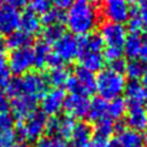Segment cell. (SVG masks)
<instances>
[{"label":"cell","mask_w":147,"mask_h":147,"mask_svg":"<svg viewBox=\"0 0 147 147\" xmlns=\"http://www.w3.org/2000/svg\"><path fill=\"white\" fill-rule=\"evenodd\" d=\"M13 117L9 113H0V131L13 129Z\"/></svg>","instance_id":"cell-38"},{"label":"cell","mask_w":147,"mask_h":147,"mask_svg":"<svg viewBox=\"0 0 147 147\" xmlns=\"http://www.w3.org/2000/svg\"><path fill=\"white\" fill-rule=\"evenodd\" d=\"M147 71V66L142 63L140 60H131L127 63L125 73L130 80H139L144 77V74Z\"/></svg>","instance_id":"cell-29"},{"label":"cell","mask_w":147,"mask_h":147,"mask_svg":"<svg viewBox=\"0 0 147 147\" xmlns=\"http://www.w3.org/2000/svg\"><path fill=\"white\" fill-rule=\"evenodd\" d=\"M107 147H122V146L119 145V142L117 140H113V141H109V144H108Z\"/></svg>","instance_id":"cell-49"},{"label":"cell","mask_w":147,"mask_h":147,"mask_svg":"<svg viewBox=\"0 0 147 147\" xmlns=\"http://www.w3.org/2000/svg\"><path fill=\"white\" fill-rule=\"evenodd\" d=\"M11 79V72H10L7 63L5 60H0V89L3 86H6L9 80Z\"/></svg>","instance_id":"cell-36"},{"label":"cell","mask_w":147,"mask_h":147,"mask_svg":"<svg viewBox=\"0 0 147 147\" xmlns=\"http://www.w3.org/2000/svg\"><path fill=\"white\" fill-rule=\"evenodd\" d=\"M7 67L13 74L21 76L28 73L33 67V50L30 46L12 50L7 57Z\"/></svg>","instance_id":"cell-5"},{"label":"cell","mask_w":147,"mask_h":147,"mask_svg":"<svg viewBox=\"0 0 147 147\" xmlns=\"http://www.w3.org/2000/svg\"><path fill=\"white\" fill-rule=\"evenodd\" d=\"M21 13L9 5H0V33L9 35L20 28Z\"/></svg>","instance_id":"cell-10"},{"label":"cell","mask_w":147,"mask_h":147,"mask_svg":"<svg viewBox=\"0 0 147 147\" xmlns=\"http://www.w3.org/2000/svg\"><path fill=\"white\" fill-rule=\"evenodd\" d=\"M5 1H6V5H9V6L18 10L27 6L30 0H5Z\"/></svg>","instance_id":"cell-43"},{"label":"cell","mask_w":147,"mask_h":147,"mask_svg":"<svg viewBox=\"0 0 147 147\" xmlns=\"http://www.w3.org/2000/svg\"><path fill=\"white\" fill-rule=\"evenodd\" d=\"M32 41H33L32 35L24 33L23 30H21V29H17V30H15L13 33L7 35V38L4 41V44H5V48L12 51V50L27 48V46L32 44Z\"/></svg>","instance_id":"cell-19"},{"label":"cell","mask_w":147,"mask_h":147,"mask_svg":"<svg viewBox=\"0 0 147 147\" xmlns=\"http://www.w3.org/2000/svg\"><path fill=\"white\" fill-rule=\"evenodd\" d=\"M38 101L39 100L28 95H20L12 98V102H10V108L12 111L13 117L18 120H23L24 118H27L29 114L36 111Z\"/></svg>","instance_id":"cell-11"},{"label":"cell","mask_w":147,"mask_h":147,"mask_svg":"<svg viewBox=\"0 0 147 147\" xmlns=\"http://www.w3.org/2000/svg\"><path fill=\"white\" fill-rule=\"evenodd\" d=\"M144 145H146V147H147V131H146V134L144 136Z\"/></svg>","instance_id":"cell-51"},{"label":"cell","mask_w":147,"mask_h":147,"mask_svg":"<svg viewBox=\"0 0 147 147\" xmlns=\"http://www.w3.org/2000/svg\"><path fill=\"white\" fill-rule=\"evenodd\" d=\"M65 91L62 88L52 89V90L45 92V95L41 97V112L45 115H56L62 108H63V101H65Z\"/></svg>","instance_id":"cell-8"},{"label":"cell","mask_w":147,"mask_h":147,"mask_svg":"<svg viewBox=\"0 0 147 147\" xmlns=\"http://www.w3.org/2000/svg\"><path fill=\"white\" fill-rule=\"evenodd\" d=\"M1 1H3V0H0V5H1Z\"/></svg>","instance_id":"cell-54"},{"label":"cell","mask_w":147,"mask_h":147,"mask_svg":"<svg viewBox=\"0 0 147 147\" xmlns=\"http://www.w3.org/2000/svg\"><path fill=\"white\" fill-rule=\"evenodd\" d=\"M89 1V0H88ZM90 1H95V3H98V1H102V0H90Z\"/></svg>","instance_id":"cell-53"},{"label":"cell","mask_w":147,"mask_h":147,"mask_svg":"<svg viewBox=\"0 0 147 147\" xmlns=\"http://www.w3.org/2000/svg\"><path fill=\"white\" fill-rule=\"evenodd\" d=\"M107 109H108V101L103 100L102 97H94L92 101H90L89 105V111L86 117L91 122H97V120L105 118L107 115Z\"/></svg>","instance_id":"cell-22"},{"label":"cell","mask_w":147,"mask_h":147,"mask_svg":"<svg viewBox=\"0 0 147 147\" xmlns=\"http://www.w3.org/2000/svg\"><path fill=\"white\" fill-rule=\"evenodd\" d=\"M21 83V95H28L40 100L45 95L48 83L44 76L39 74L36 72H28L20 77Z\"/></svg>","instance_id":"cell-4"},{"label":"cell","mask_w":147,"mask_h":147,"mask_svg":"<svg viewBox=\"0 0 147 147\" xmlns=\"http://www.w3.org/2000/svg\"><path fill=\"white\" fill-rule=\"evenodd\" d=\"M66 23L72 33L79 36L90 34L98 24L97 10L88 0H76L68 9Z\"/></svg>","instance_id":"cell-1"},{"label":"cell","mask_w":147,"mask_h":147,"mask_svg":"<svg viewBox=\"0 0 147 147\" xmlns=\"http://www.w3.org/2000/svg\"><path fill=\"white\" fill-rule=\"evenodd\" d=\"M89 105L90 100L86 96L83 95H76V94H69L68 96L65 97L63 101V108L72 118H85L88 111H89Z\"/></svg>","instance_id":"cell-9"},{"label":"cell","mask_w":147,"mask_h":147,"mask_svg":"<svg viewBox=\"0 0 147 147\" xmlns=\"http://www.w3.org/2000/svg\"><path fill=\"white\" fill-rule=\"evenodd\" d=\"M103 59L109 62H112L117 59H120L123 56V50L122 49H111V48H105L103 51Z\"/></svg>","instance_id":"cell-40"},{"label":"cell","mask_w":147,"mask_h":147,"mask_svg":"<svg viewBox=\"0 0 147 147\" xmlns=\"http://www.w3.org/2000/svg\"><path fill=\"white\" fill-rule=\"evenodd\" d=\"M92 136V127L86 122H79L76 123L74 129L71 136V140L74 147H83L90 142Z\"/></svg>","instance_id":"cell-18"},{"label":"cell","mask_w":147,"mask_h":147,"mask_svg":"<svg viewBox=\"0 0 147 147\" xmlns=\"http://www.w3.org/2000/svg\"><path fill=\"white\" fill-rule=\"evenodd\" d=\"M33 50V66H35V68L41 69L45 66L46 59L50 54V45H48L46 43H44L43 40L38 41L35 44L34 48H32Z\"/></svg>","instance_id":"cell-25"},{"label":"cell","mask_w":147,"mask_h":147,"mask_svg":"<svg viewBox=\"0 0 147 147\" xmlns=\"http://www.w3.org/2000/svg\"><path fill=\"white\" fill-rule=\"evenodd\" d=\"M16 133L15 130L0 131V147H11L16 144Z\"/></svg>","instance_id":"cell-35"},{"label":"cell","mask_w":147,"mask_h":147,"mask_svg":"<svg viewBox=\"0 0 147 147\" xmlns=\"http://www.w3.org/2000/svg\"><path fill=\"white\" fill-rule=\"evenodd\" d=\"M5 51H6V48H5L4 41H3V40H0V60H3V59H4Z\"/></svg>","instance_id":"cell-48"},{"label":"cell","mask_w":147,"mask_h":147,"mask_svg":"<svg viewBox=\"0 0 147 147\" xmlns=\"http://www.w3.org/2000/svg\"><path fill=\"white\" fill-rule=\"evenodd\" d=\"M90 144L92 147H107L109 144V140L107 139H103V138H100V136H94V139L90 141Z\"/></svg>","instance_id":"cell-45"},{"label":"cell","mask_w":147,"mask_h":147,"mask_svg":"<svg viewBox=\"0 0 147 147\" xmlns=\"http://www.w3.org/2000/svg\"><path fill=\"white\" fill-rule=\"evenodd\" d=\"M127 112V120L124 123L128 129L140 133L147 128V113L142 106L128 107Z\"/></svg>","instance_id":"cell-13"},{"label":"cell","mask_w":147,"mask_h":147,"mask_svg":"<svg viewBox=\"0 0 147 147\" xmlns=\"http://www.w3.org/2000/svg\"><path fill=\"white\" fill-rule=\"evenodd\" d=\"M40 18L35 12H33L30 9L26 10V11L21 15L20 21V27L21 30L29 35L36 34L40 30Z\"/></svg>","instance_id":"cell-20"},{"label":"cell","mask_w":147,"mask_h":147,"mask_svg":"<svg viewBox=\"0 0 147 147\" xmlns=\"http://www.w3.org/2000/svg\"><path fill=\"white\" fill-rule=\"evenodd\" d=\"M11 147H30V146L28 144H26V142H18V144H15Z\"/></svg>","instance_id":"cell-50"},{"label":"cell","mask_w":147,"mask_h":147,"mask_svg":"<svg viewBox=\"0 0 147 147\" xmlns=\"http://www.w3.org/2000/svg\"><path fill=\"white\" fill-rule=\"evenodd\" d=\"M65 62L62 61L59 56H57L55 52H50L48 59H46V62H45V66H48L50 69H54V68H59V67H62L63 66Z\"/></svg>","instance_id":"cell-41"},{"label":"cell","mask_w":147,"mask_h":147,"mask_svg":"<svg viewBox=\"0 0 147 147\" xmlns=\"http://www.w3.org/2000/svg\"><path fill=\"white\" fill-rule=\"evenodd\" d=\"M55 54L63 62H71L78 56V43L72 34H63L55 43Z\"/></svg>","instance_id":"cell-12"},{"label":"cell","mask_w":147,"mask_h":147,"mask_svg":"<svg viewBox=\"0 0 147 147\" xmlns=\"http://www.w3.org/2000/svg\"><path fill=\"white\" fill-rule=\"evenodd\" d=\"M133 5L138 7L144 27H147V0H133Z\"/></svg>","instance_id":"cell-37"},{"label":"cell","mask_w":147,"mask_h":147,"mask_svg":"<svg viewBox=\"0 0 147 147\" xmlns=\"http://www.w3.org/2000/svg\"><path fill=\"white\" fill-rule=\"evenodd\" d=\"M124 91L128 107L142 106V103L146 100V94L139 80H129L128 83H125Z\"/></svg>","instance_id":"cell-14"},{"label":"cell","mask_w":147,"mask_h":147,"mask_svg":"<svg viewBox=\"0 0 147 147\" xmlns=\"http://www.w3.org/2000/svg\"><path fill=\"white\" fill-rule=\"evenodd\" d=\"M139 57H140V61L147 66V43H144L142 46H141V50L139 52Z\"/></svg>","instance_id":"cell-46"},{"label":"cell","mask_w":147,"mask_h":147,"mask_svg":"<svg viewBox=\"0 0 147 147\" xmlns=\"http://www.w3.org/2000/svg\"><path fill=\"white\" fill-rule=\"evenodd\" d=\"M66 21V15L63 13L62 10L59 9H50L49 11L43 13V16L40 18V23L46 26H52V24H63Z\"/></svg>","instance_id":"cell-30"},{"label":"cell","mask_w":147,"mask_h":147,"mask_svg":"<svg viewBox=\"0 0 147 147\" xmlns=\"http://www.w3.org/2000/svg\"><path fill=\"white\" fill-rule=\"evenodd\" d=\"M127 63H128V62L125 61L123 57H120V59L114 60V61H112L111 63H109V69L115 72V73H118V74H122L123 76V73H125Z\"/></svg>","instance_id":"cell-39"},{"label":"cell","mask_w":147,"mask_h":147,"mask_svg":"<svg viewBox=\"0 0 147 147\" xmlns=\"http://www.w3.org/2000/svg\"><path fill=\"white\" fill-rule=\"evenodd\" d=\"M74 118L69 117V115H63V117H60V123H59V135L57 138H60L62 140H69L72 133H73V129H74Z\"/></svg>","instance_id":"cell-31"},{"label":"cell","mask_w":147,"mask_h":147,"mask_svg":"<svg viewBox=\"0 0 147 147\" xmlns=\"http://www.w3.org/2000/svg\"><path fill=\"white\" fill-rule=\"evenodd\" d=\"M76 0H52V3L56 5V9L59 10H66L69 9Z\"/></svg>","instance_id":"cell-44"},{"label":"cell","mask_w":147,"mask_h":147,"mask_svg":"<svg viewBox=\"0 0 147 147\" xmlns=\"http://www.w3.org/2000/svg\"><path fill=\"white\" fill-rule=\"evenodd\" d=\"M52 0H30V10L36 15H43L51 9Z\"/></svg>","instance_id":"cell-34"},{"label":"cell","mask_w":147,"mask_h":147,"mask_svg":"<svg viewBox=\"0 0 147 147\" xmlns=\"http://www.w3.org/2000/svg\"><path fill=\"white\" fill-rule=\"evenodd\" d=\"M92 131H95L96 136H100V138L109 140V138H111L112 134L114 133V123H113V120L109 119L108 117H105L102 119L97 120V122L95 123V127H94Z\"/></svg>","instance_id":"cell-28"},{"label":"cell","mask_w":147,"mask_h":147,"mask_svg":"<svg viewBox=\"0 0 147 147\" xmlns=\"http://www.w3.org/2000/svg\"><path fill=\"white\" fill-rule=\"evenodd\" d=\"M80 66L90 72H100L105 66V59L102 52H80L78 54Z\"/></svg>","instance_id":"cell-17"},{"label":"cell","mask_w":147,"mask_h":147,"mask_svg":"<svg viewBox=\"0 0 147 147\" xmlns=\"http://www.w3.org/2000/svg\"><path fill=\"white\" fill-rule=\"evenodd\" d=\"M65 34V26L63 24H52V26H46L41 32V38L43 41L48 45L56 43L62 35Z\"/></svg>","instance_id":"cell-26"},{"label":"cell","mask_w":147,"mask_h":147,"mask_svg":"<svg viewBox=\"0 0 147 147\" xmlns=\"http://www.w3.org/2000/svg\"><path fill=\"white\" fill-rule=\"evenodd\" d=\"M117 141L122 147H144V138L141 134L128 128L118 134Z\"/></svg>","instance_id":"cell-24"},{"label":"cell","mask_w":147,"mask_h":147,"mask_svg":"<svg viewBox=\"0 0 147 147\" xmlns=\"http://www.w3.org/2000/svg\"><path fill=\"white\" fill-rule=\"evenodd\" d=\"M74 77L78 80V83L80 84L84 95L86 97L89 95H91V94H94V91L96 90L95 76H94L92 72L88 71L86 68H84L82 66H77L74 69Z\"/></svg>","instance_id":"cell-16"},{"label":"cell","mask_w":147,"mask_h":147,"mask_svg":"<svg viewBox=\"0 0 147 147\" xmlns=\"http://www.w3.org/2000/svg\"><path fill=\"white\" fill-rule=\"evenodd\" d=\"M44 77L46 79L48 85H52L54 89H59V88L63 86L66 84L68 78L71 77V73H69V69H68V68L62 66V67H59V68L50 69V72Z\"/></svg>","instance_id":"cell-23"},{"label":"cell","mask_w":147,"mask_h":147,"mask_svg":"<svg viewBox=\"0 0 147 147\" xmlns=\"http://www.w3.org/2000/svg\"><path fill=\"white\" fill-rule=\"evenodd\" d=\"M142 44H144V40L140 33H130L129 35H127V39L124 41L123 52L128 59L136 60Z\"/></svg>","instance_id":"cell-21"},{"label":"cell","mask_w":147,"mask_h":147,"mask_svg":"<svg viewBox=\"0 0 147 147\" xmlns=\"http://www.w3.org/2000/svg\"><path fill=\"white\" fill-rule=\"evenodd\" d=\"M35 147H71L67 141L62 140L60 138H49L44 136L40 138L35 144Z\"/></svg>","instance_id":"cell-32"},{"label":"cell","mask_w":147,"mask_h":147,"mask_svg":"<svg viewBox=\"0 0 147 147\" xmlns=\"http://www.w3.org/2000/svg\"><path fill=\"white\" fill-rule=\"evenodd\" d=\"M96 91L103 100H114L122 95L125 88V79L122 74H118L109 68L102 69L95 77Z\"/></svg>","instance_id":"cell-2"},{"label":"cell","mask_w":147,"mask_h":147,"mask_svg":"<svg viewBox=\"0 0 147 147\" xmlns=\"http://www.w3.org/2000/svg\"><path fill=\"white\" fill-rule=\"evenodd\" d=\"M59 123L60 117H57V115H52L49 119H46L45 133L49 138H57V135H59Z\"/></svg>","instance_id":"cell-33"},{"label":"cell","mask_w":147,"mask_h":147,"mask_svg":"<svg viewBox=\"0 0 147 147\" xmlns=\"http://www.w3.org/2000/svg\"><path fill=\"white\" fill-rule=\"evenodd\" d=\"M83 147H92V146H91V144H90V142H89V144H86V145H84Z\"/></svg>","instance_id":"cell-52"},{"label":"cell","mask_w":147,"mask_h":147,"mask_svg":"<svg viewBox=\"0 0 147 147\" xmlns=\"http://www.w3.org/2000/svg\"><path fill=\"white\" fill-rule=\"evenodd\" d=\"M142 79V89H144V91H145V94H146V97H147V71H146V73L144 74V77L141 78Z\"/></svg>","instance_id":"cell-47"},{"label":"cell","mask_w":147,"mask_h":147,"mask_svg":"<svg viewBox=\"0 0 147 147\" xmlns=\"http://www.w3.org/2000/svg\"><path fill=\"white\" fill-rule=\"evenodd\" d=\"M101 12L108 20L107 22L123 24L129 18L130 6L128 0H105Z\"/></svg>","instance_id":"cell-7"},{"label":"cell","mask_w":147,"mask_h":147,"mask_svg":"<svg viewBox=\"0 0 147 147\" xmlns=\"http://www.w3.org/2000/svg\"><path fill=\"white\" fill-rule=\"evenodd\" d=\"M46 115L41 111H35L23 120H18L15 130L16 138L27 141H38L45 131Z\"/></svg>","instance_id":"cell-3"},{"label":"cell","mask_w":147,"mask_h":147,"mask_svg":"<svg viewBox=\"0 0 147 147\" xmlns=\"http://www.w3.org/2000/svg\"><path fill=\"white\" fill-rule=\"evenodd\" d=\"M101 38L106 48L111 49H122L124 46V41L127 39V29L123 24L106 22L101 26Z\"/></svg>","instance_id":"cell-6"},{"label":"cell","mask_w":147,"mask_h":147,"mask_svg":"<svg viewBox=\"0 0 147 147\" xmlns=\"http://www.w3.org/2000/svg\"><path fill=\"white\" fill-rule=\"evenodd\" d=\"M128 105L127 101L123 97H117L112 100L111 103H108L107 114L109 115V119H120L123 115L127 114Z\"/></svg>","instance_id":"cell-27"},{"label":"cell","mask_w":147,"mask_h":147,"mask_svg":"<svg viewBox=\"0 0 147 147\" xmlns=\"http://www.w3.org/2000/svg\"><path fill=\"white\" fill-rule=\"evenodd\" d=\"M10 109V98L3 89H0V113H7Z\"/></svg>","instance_id":"cell-42"},{"label":"cell","mask_w":147,"mask_h":147,"mask_svg":"<svg viewBox=\"0 0 147 147\" xmlns=\"http://www.w3.org/2000/svg\"><path fill=\"white\" fill-rule=\"evenodd\" d=\"M146 113H147V107H146Z\"/></svg>","instance_id":"cell-55"},{"label":"cell","mask_w":147,"mask_h":147,"mask_svg":"<svg viewBox=\"0 0 147 147\" xmlns=\"http://www.w3.org/2000/svg\"><path fill=\"white\" fill-rule=\"evenodd\" d=\"M77 43H78V54H80V52H101L105 48L101 35L97 33L80 35L77 39Z\"/></svg>","instance_id":"cell-15"}]
</instances>
